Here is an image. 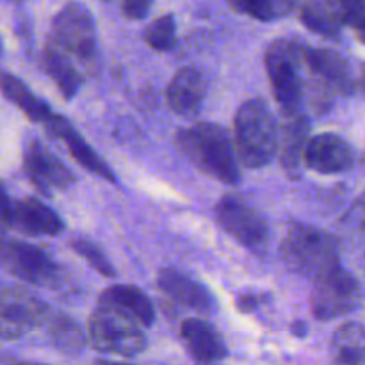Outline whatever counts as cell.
Returning a JSON list of instances; mask_svg holds the SVG:
<instances>
[{"mask_svg": "<svg viewBox=\"0 0 365 365\" xmlns=\"http://www.w3.org/2000/svg\"><path fill=\"white\" fill-rule=\"evenodd\" d=\"M303 163L316 173H344L351 170L355 164V152L351 145L341 135L319 134L307 143Z\"/></svg>", "mask_w": 365, "mask_h": 365, "instance_id": "7c38bea8", "label": "cell"}, {"mask_svg": "<svg viewBox=\"0 0 365 365\" xmlns=\"http://www.w3.org/2000/svg\"><path fill=\"white\" fill-rule=\"evenodd\" d=\"M280 252L287 267L312 280L341 264L337 239L309 225H292L282 242Z\"/></svg>", "mask_w": 365, "mask_h": 365, "instance_id": "277c9868", "label": "cell"}, {"mask_svg": "<svg viewBox=\"0 0 365 365\" xmlns=\"http://www.w3.org/2000/svg\"><path fill=\"white\" fill-rule=\"evenodd\" d=\"M157 287L170 302L182 309L200 314H212L216 310L214 296L207 291L205 285L173 267L160 271L157 277Z\"/></svg>", "mask_w": 365, "mask_h": 365, "instance_id": "5bb4252c", "label": "cell"}, {"mask_svg": "<svg viewBox=\"0 0 365 365\" xmlns=\"http://www.w3.org/2000/svg\"><path fill=\"white\" fill-rule=\"evenodd\" d=\"M145 41L157 52H170L177 45V25L171 14L157 18L145 31Z\"/></svg>", "mask_w": 365, "mask_h": 365, "instance_id": "484cf974", "label": "cell"}, {"mask_svg": "<svg viewBox=\"0 0 365 365\" xmlns=\"http://www.w3.org/2000/svg\"><path fill=\"white\" fill-rule=\"evenodd\" d=\"M331 365H365V328L346 323L331 337Z\"/></svg>", "mask_w": 365, "mask_h": 365, "instance_id": "7402d4cb", "label": "cell"}, {"mask_svg": "<svg viewBox=\"0 0 365 365\" xmlns=\"http://www.w3.org/2000/svg\"><path fill=\"white\" fill-rule=\"evenodd\" d=\"M264 302H266V296L255 294V292H248V294L239 296L237 302H235V305H237V309L241 310L242 314H250V312H253V310L259 309Z\"/></svg>", "mask_w": 365, "mask_h": 365, "instance_id": "f546056e", "label": "cell"}, {"mask_svg": "<svg viewBox=\"0 0 365 365\" xmlns=\"http://www.w3.org/2000/svg\"><path fill=\"white\" fill-rule=\"evenodd\" d=\"M230 7L259 21H273L287 16L294 9V4L285 0H267V2H230Z\"/></svg>", "mask_w": 365, "mask_h": 365, "instance_id": "d4e9b609", "label": "cell"}, {"mask_svg": "<svg viewBox=\"0 0 365 365\" xmlns=\"http://www.w3.org/2000/svg\"><path fill=\"white\" fill-rule=\"evenodd\" d=\"M93 365H127V364H120V362H109V360H96Z\"/></svg>", "mask_w": 365, "mask_h": 365, "instance_id": "d590c367", "label": "cell"}, {"mask_svg": "<svg viewBox=\"0 0 365 365\" xmlns=\"http://www.w3.org/2000/svg\"><path fill=\"white\" fill-rule=\"evenodd\" d=\"M88 342L107 355L135 356L146 349V335L135 321L98 305L88 319Z\"/></svg>", "mask_w": 365, "mask_h": 365, "instance_id": "5b68a950", "label": "cell"}, {"mask_svg": "<svg viewBox=\"0 0 365 365\" xmlns=\"http://www.w3.org/2000/svg\"><path fill=\"white\" fill-rule=\"evenodd\" d=\"M0 93L34 123H45L53 114L45 100L38 98L20 78L7 71H0Z\"/></svg>", "mask_w": 365, "mask_h": 365, "instance_id": "ffe728a7", "label": "cell"}, {"mask_svg": "<svg viewBox=\"0 0 365 365\" xmlns=\"http://www.w3.org/2000/svg\"><path fill=\"white\" fill-rule=\"evenodd\" d=\"M152 4L143 2V0H127V2L121 4V13L128 20H141L148 14Z\"/></svg>", "mask_w": 365, "mask_h": 365, "instance_id": "f1b7e54d", "label": "cell"}, {"mask_svg": "<svg viewBox=\"0 0 365 365\" xmlns=\"http://www.w3.org/2000/svg\"><path fill=\"white\" fill-rule=\"evenodd\" d=\"M0 266L21 282L32 285L57 284L61 269L46 252L13 237H0Z\"/></svg>", "mask_w": 365, "mask_h": 365, "instance_id": "30bf717a", "label": "cell"}, {"mask_svg": "<svg viewBox=\"0 0 365 365\" xmlns=\"http://www.w3.org/2000/svg\"><path fill=\"white\" fill-rule=\"evenodd\" d=\"M0 365H39L31 362H14V360H0Z\"/></svg>", "mask_w": 365, "mask_h": 365, "instance_id": "e575fe53", "label": "cell"}, {"mask_svg": "<svg viewBox=\"0 0 365 365\" xmlns=\"http://www.w3.org/2000/svg\"><path fill=\"white\" fill-rule=\"evenodd\" d=\"M43 66H45L46 73L52 78L53 84L57 86L61 95L66 100H71L78 93L82 86V75L77 70L73 61L68 56H64L57 46L52 43H46L45 50H43Z\"/></svg>", "mask_w": 365, "mask_h": 365, "instance_id": "44dd1931", "label": "cell"}, {"mask_svg": "<svg viewBox=\"0 0 365 365\" xmlns=\"http://www.w3.org/2000/svg\"><path fill=\"white\" fill-rule=\"evenodd\" d=\"M355 34H356V38H359V41L365 45V24L359 25V27L355 29Z\"/></svg>", "mask_w": 365, "mask_h": 365, "instance_id": "d6a6232c", "label": "cell"}, {"mask_svg": "<svg viewBox=\"0 0 365 365\" xmlns=\"http://www.w3.org/2000/svg\"><path fill=\"white\" fill-rule=\"evenodd\" d=\"M207 95V78L191 66L180 68L168 86V106L178 116H196Z\"/></svg>", "mask_w": 365, "mask_h": 365, "instance_id": "2e32d148", "label": "cell"}, {"mask_svg": "<svg viewBox=\"0 0 365 365\" xmlns=\"http://www.w3.org/2000/svg\"><path fill=\"white\" fill-rule=\"evenodd\" d=\"M45 128L46 132H48L50 138L61 139V141L66 145L70 155L73 157L82 168H86V170L91 171V173L98 175L103 180L116 184L118 180L116 177H114L113 170H110V168L107 166L106 160L86 143V139L75 130L73 125H71L66 118L61 116V114H52V116L45 121Z\"/></svg>", "mask_w": 365, "mask_h": 365, "instance_id": "9a60e30c", "label": "cell"}, {"mask_svg": "<svg viewBox=\"0 0 365 365\" xmlns=\"http://www.w3.org/2000/svg\"><path fill=\"white\" fill-rule=\"evenodd\" d=\"M342 24L356 29L365 24V2H339Z\"/></svg>", "mask_w": 365, "mask_h": 365, "instance_id": "83f0119b", "label": "cell"}, {"mask_svg": "<svg viewBox=\"0 0 365 365\" xmlns=\"http://www.w3.org/2000/svg\"><path fill=\"white\" fill-rule=\"evenodd\" d=\"M271 91L285 120L302 114L305 102V75H303L299 43L291 39H274L264 53Z\"/></svg>", "mask_w": 365, "mask_h": 365, "instance_id": "3957f363", "label": "cell"}, {"mask_svg": "<svg viewBox=\"0 0 365 365\" xmlns=\"http://www.w3.org/2000/svg\"><path fill=\"white\" fill-rule=\"evenodd\" d=\"M280 143V164L289 178H296L299 175V163L303 159V152L309 143V121L303 114L294 118H287L282 130Z\"/></svg>", "mask_w": 365, "mask_h": 365, "instance_id": "d6986e66", "label": "cell"}, {"mask_svg": "<svg viewBox=\"0 0 365 365\" xmlns=\"http://www.w3.org/2000/svg\"><path fill=\"white\" fill-rule=\"evenodd\" d=\"M45 324L48 327V335L52 339V344L63 353H78L88 342V335L81 328L77 321L71 319L64 314L50 312Z\"/></svg>", "mask_w": 365, "mask_h": 365, "instance_id": "cb8c5ba5", "label": "cell"}, {"mask_svg": "<svg viewBox=\"0 0 365 365\" xmlns=\"http://www.w3.org/2000/svg\"><path fill=\"white\" fill-rule=\"evenodd\" d=\"M217 225L242 248L262 255L269 241V227L262 214L241 196L227 195L214 207Z\"/></svg>", "mask_w": 365, "mask_h": 365, "instance_id": "52a82bcc", "label": "cell"}, {"mask_svg": "<svg viewBox=\"0 0 365 365\" xmlns=\"http://www.w3.org/2000/svg\"><path fill=\"white\" fill-rule=\"evenodd\" d=\"M353 220L359 225L360 230L365 232V195L362 198H359V202L353 207Z\"/></svg>", "mask_w": 365, "mask_h": 365, "instance_id": "1f68e13d", "label": "cell"}, {"mask_svg": "<svg viewBox=\"0 0 365 365\" xmlns=\"http://www.w3.org/2000/svg\"><path fill=\"white\" fill-rule=\"evenodd\" d=\"M70 248L73 250L77 255H81L82 259L88 260L89 266H91L95 271H98L102 277H107V278L116 277V271H114L113 264L107 260L106 253H103L95 242L89 241V239H84V237L71 239Z\"/></svg>", "mask_w": 365, "mask_h": 365, "instance_id": "4316f807", "label": "cell"}, {"mask_svg": "<svg viewBox=\"0 0 365 365\" xmlns=\"http://www.w3.org/2000/svg\"><path fill=\"white\" fill-rule=\"evenodd\" d=\"M6 230H16L25 235H59L64 223L48 205L36 198H24L11 202L6 220Z\"/></svg>", "mask_w": 365, "mask_h": 365, "instance_id": "4fadbf2b", "label": "cell"}, {"mask_svg": "<svg viewBox=\"0 0 365 365\" xmlns=\"http://www.w3.org/2000/svg\"><path fill=\"white\" fill-rule=\"evenodd\" d=\"M50 310L20 285L0 280V339L13 341L45 324Z\"/></svg>", "mask_w": 365, "mask_h": 365, "instance_id": "ba28073f", "label": "cell"}, {"mask_svg": "<svg viewBox=\"0 0 365 365\" xmlns=\"http://www.w3.org/2000/svg\"><path fill=\"white\" fill-rule=\"evenodd\" d=\"M0 50H2V46H0Z\"/></svg>", "mask_w": 365, "mask_h": 365, "instance_id": "8d00e7d4", "label": "cell"}, {"mask_svg": "<svg viewBox=\"0 0 365 365\" xmlns=\"http://www.w3.org/2000/svg\"><path fill=\"white\" fill-rule=\"evenodd\" d=\"M360 303V285L348 269L339 264L314 280L310 305L314 317L331 321L353 312Z\"/></svg>", "mask_w": 365, "mask_h": 365, "instance_id": "9c48e42d", "label": "cell"}, {"mask_svg": "<svg viewBox=\"0 0 365 365\" xmlns=\"http://www.w3.org/2000/svg\"><path fill=\"white\" fill-rule=\"evenodd\" d=\"M13 200L7 196L6 189L4 185L0 184V230H6V220H7V214H9V207Z\"/></svg>", "mask_w": 365, "mask_h": 365, "instance_id": "4dcf8cb0", "label": "cell"}, {"mask_svg": "<svg viewBox=\"0 0 365 365\" xmlns=\"http://www.w3.org/2000/svg\"><path fill=\"white\" fill-rule=\"evenodd\" d=\"M48 41L70 59H77L84 66H93L98 46L91 11L84 4L64 6L53 18Z\"/></svg>", "mask_w": 365, "mask_h": 365, "instance_id": "8992f818", "label": "cell"}, {"mask_svg": "<svg viewBox=\"0 0 365 365\" xmlns=\"http://www.w3.org/2000/svg\"><path fill=\"white\" fill-rule=\"evenodd\" d=\"M24 170L31 184L45 196L68 189L75 182L73 173L39 141H31L25 148Z\"/></svg>", "mask_w": 365, "mask_h": 365, "instance_id": "8fae6325", "label": "cell"}, {"mask_svg": "<svg viewBox=\"0 0 365 365\" xmlns=\"http://www.w3.org/2000/svg\"><path fill=\"white\" fill-rule=\"evenodd\" d=\"M235 153L248 170H260L274 159L278 152V125L267 103L250 98L234 116Z\"/></svg>", "mask_w": 365, "mask_h": 365, "instance_id": "7a4b0ae2", "label": "cell"}, {"mask_svg": "<svg viewBox=\"0 0 365 365\" xmlns=\"http://www.w3.org/2000/svg\"><path fill=\"white\" fill-rule=\"evenodd\" d=\"M292 328H294V335H298V337H303V335H305V330H303V328H305V324L303 323H294L292 324Z\"/></svg>", "mask_w": 365, "mask_h": 365, "instance_id": "836d02e7", "label": "cell"}, {"mask_svg": "<svg viewBox=\"0 0 365 365\" xmlns=\"http://www.w3.org/2000/svg\"><path fill=\"white\" fill-rule=\"evenodd\" d=\"M299 20L309 31L328 39H337L342 31L339 2H307L299 9Z\"/></svg>", "mask_w": 365, "mask_h": 365, "instance_id": "603a6c76", "label": "cell"}, {"mask_svg": "<svg viewBox=\"0 0 365 365\" xmlns=\"http://www.w3.org/2000/svg\"><path fill=\"white\" fill-rule=\"evenodd\" d=\"M98 305L130 317L141 328H150L155 323V310L150 298L132 285H113L106 289L100 294Z\"/></svg>", "mask_w": 365, "mask_h": 365, "instance_id": "ac0fdd59", "label": "cell"}, {"mask_svg": "<svg viewBox=\"0 0 365 365\" xmlns=\"http://www.w3.org/2000/svg\"><path fill=\"white\" fill-rule=\"evenodd\" d=\"M180 339L189 355L200 364L220 362L228 355L227 344L220 331L207 321L192 317L180 327Z\"/></svg>", "mask_w": 365, "mask_h": 365, "instance_id": "e0dca14e", "label": "cell"}, {"mask_svg": "<svg viewBox=\"0 0 365 365\" xmlns=\"http://www.w3.org/2000/svg\"><path fill=\"white\" fill-rule=\"evenodd\" d=\"M177 145L180 152L214 180L235 185L241 182L237 157L228 132L209 121H200L177 132Z\"/></svg>", "mask_w": 365, "mask_h": 365, "instance_id": "6da1fadb", "label": "cell"}]
</instances>
